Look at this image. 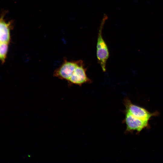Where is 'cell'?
Wrapping results in <instances>:
<instances>
[{
  "label": "cell",
  "instance_id": "3",
  "mask_svg": "<svg viewBox=\"0 0 163 163\" xmlns=\"http://www.w3.org/2000/svg\"><path fill=\"white\" fill-rule=\"evenodd\" d=\"M87 68L85 67L84 62L79 59L78 64L67 82L68 85L71 86L75 85L81 86L84 84L92 83V81L87 75Z\"/></svg>",
  "mask_w": 163,
  "mask_h": 163
},
{
  "label": "cell",
  "instance_id": "1",
  "mask_svg": "<svg viewBox=\"0 0 163 163\" xmlns=\"http://www.w3.org/2000/svg\"><path fill=\"white\" fill-rule=\"evenodd\" d=\"M107 15H104L99 27L96 44V56L98 63L103 72L106 71V64L109 56V52L107 45L102 35V30L106 21Z\"/></svg>",
  "mask_w": 163,
  "mask_h": 163
},
{
  "label": "cell",
  "instance_id": "4",
  "mask_svg": "<svg viewBox=\"0 0 163 163\" xmlns=\"http://www.w3.org/2000/svg\"><path fill=\"white\" fill-rule=\"evenodd\" d=\"M125 117L123 122L125 123L126 128L125 133H132L136 131L139 133L145 129L150 127L149 122L137 118L129 113L124 111Z\"/></svg>",
  "mask_w": 163,
  "mask_h": 163
},
{
  "label": "cell",
  "instance_id": "2",
  "mask_svg": "<svg viewBox=\"0 0 163 163\" xmlns=\"http://www.w3.org/2000/svg\"><path fill=\"white\" fill-rule=\"evenodd\" d=\"M123 103L125 107L124 111L145 121L149 122L152 117L159 114L158 112L157 111L151 113L145 108L133 104L128 97L124 98Z\"/></svg>",
  "mask_w": 163,
  "mask_h": 163
},
{
  "label": "cell",
  "instance_id": "5",
  "mask_svg": "<svg viewBox=\"0 0 163 163\" xmlns=\"http://www.w3.org/2000/svg\"><path fill=\"white\" fill-rule=\"evenodd\" d=\"M10 39L9 25L0 18V60L4 61L8 52Z\"/></svg>",
  "mask_w": 163,
  "mask_h": 163
}]
</instances>
